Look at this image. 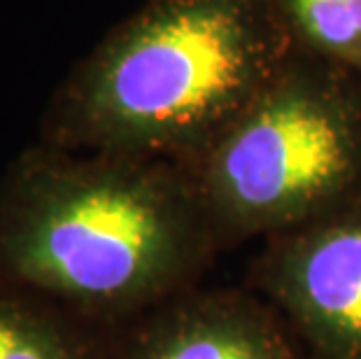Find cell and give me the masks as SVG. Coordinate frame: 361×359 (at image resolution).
<instances>
[{
	"label": "cell",
	"instance_id": "obj_1",
	"mask_svg": "<svg viewBox=\"0 0 361 359\" xmlns=\"http://www.w3.org/2000/svg\"><path fill=\"white\" fill-rule=\"evenodd\" d=\"M214 238L180 164L37 140L0 173V287L105 329L187 292Z\"/></svg>",
	"mask_w": 361,
	"mask_h": 359
},
{
	"label": "cell",
	"instance_id": "obj_2",
	"mask_svg": "<svg viewBox=\"0 0 361 359\" xmlns=\"http://www.w3.org/2000/svg\"><path fill=\"white\" fill-rule=\"evenodd\" d=\"M294 49L271 0H147L61 80L37 140L187 168Z\"/></svg>",
	"mask_w": 361,
	"mask_h": 359
},
{
	"label": "cell",
	"instance_id": "obj_3",
	"mask_svg": "<svg viewBox=\"0 0 361 359\" xmlns=\"http://www.w3.org/2000/svg\"><path fill=\"white\" fill-rule=\"evenodd\" d=\"M217 236H282L361 201V78L294 49L187 166Z\"/></svg>",
	"mask_w": 361,
	"mask_h": 359
},
{
	"label": "cell",
	"instance_id": "obj_4",
	"mask_svg": "<svg viewBox=\"0 0 361 359\" xmlns=\"http://www.w3.org/2000/svg\"><path fill=\"white\" fill-rule=\"evenodd\" d=\"M264 289L317 359H361V201L271 238Z\"/></svg>",
	"mask_w": 361,
	"mask_h": 359
},
{
	"label": "cell",
	"instance_id": "obj_5",
	"mask_svg": "<svg viewBox=\"0 0 361 359\" xmlns=\"http://www.w3.org/2000/svg\"><path fill=\"white\" fill-rule=\"evenodd\" d=\"M110 359H301L280 320L235 294L164 301L114 331Z\"/></svg>",
	"mask_w": 361,
	"mask_h": 359
},
{
	"label": "cell",
	"instance_id": "obj_6",
	"mask_svg": "<svg viewBox=\"0 0 361 359\" xmlns=\"http://www.w3.org/2000/svg\"><path fill=\"white\" fill-rule=\"evenodd\" d=\"M114 331L35 294L0 287V359H110Z\"/></svg>",
	"mask_w": 361,
	"mask_h": 359
},
{
	"label": "cell",
	"instance_id": "obj_7",
	"mask_svg": "<svg viewBox=\"0 0 361 359\" xmlns=\"http://www.w3.org/2000/svg\"><path fill=\"white\" fill-rule=\"evenodd\" d=\"M296 49L361 78V0H271Z\"/></svg>",
	"mask_w": 361,
	"mask_h": 359
}]
</instances>
